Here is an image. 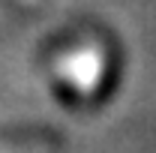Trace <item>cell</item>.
<instances>
[{
	"instance_id": "6da1fadb",
	"label": "cell",
	"mask_w": 156,
	"mask_h": 153,
	"mask_svg": "<svg viewBox=\"0 0 156 153\" xmlns=\"http://www.w3.org/2000/svg\"><path fill=\"white\" fill-rule=\"evenodd\" d=\"M102 69H105V60H102L99 48H78L72 54H66L60 63V72L78 93H93L99 87Z\"/></svg>"
}]
</instances>
